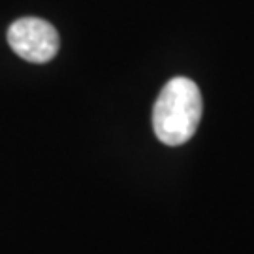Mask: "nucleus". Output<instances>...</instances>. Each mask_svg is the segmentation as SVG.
<instances>
[{"instance_id":"obj_2","label":"nucleus","mask_w":254,"mask_h":254,"mask_svg":"<svg viewBox=\"0 0 254 254\" xmlns=\"http://www.w3.org/2000/svg\"><path fill=\"white\" fill-rule=\"evenodd\" d=\"M8 44L15 53L28 63H49L59 53L57 28L40 17H21L8 28Z\"/></svg>"},{"instance_id":"obj_1","label":"nucleus","mask_w":254,"mask_h":254,"mask_svg":"<svg viewBox=\"0 0 254 254\" xmlns=\"http://www.w3.org/2000/svg\"><path fill=\"white\" fill-rule=\"evenodd\" d=\"M201 111L203 100L198 85L189 77H173L154 102V134L166 145H183L196 134Z\"/></svg>"}]
</instances>
